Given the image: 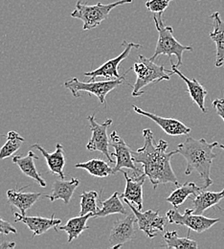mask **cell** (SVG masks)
<instances>
[{
    "mask_svg": "<svg viewBox=\"0 0 224 249\" xmlns=\"http://www.w3.org/2000/svg\"><path fill=\"white\" fill-rule=\"evenodd\" d=\"M143 137L144 146L136 151H131V155L135 163L142 164L143 174L149 178L154 189L167 183L179 185L171 165V159L177 154V151L168 152L169 144L163 139L155 145L154 133L150 128L143 130Z\"/></svg>",
    "mask_w": 224,
    "mask_h": 249,
    "instance_id": "1",
    "label": "cell"
},
{
    "mask_svg": "<svg viewBox=\"0 0 224 249\" xmlns=\"http://www.w3.org/2000/svg\"><path fill=\"white\" fill-rule=\"evenodd\" d=\"M219 146L218 142H208L204 138L194 139L188 137L177 146V154L181 155L187 162L185 175L190 176L193 171L197 172L203 182V189L213 185L211 178V167L217 155L214 149Z\"/></svg>",
    "mask_w": 224,
    "mask_h": 249,
    "instance_id": "2",
    "label": "cell"
},
{
    "mask_svg": "<svg viewBox=\"0 0 224 249\" xmlns=\"http://www.w3.org/2000/svg\"><path fill=\"white\" fill-rule=\"evenodd\" d=\"M131 70L136 74V81L132 86V96L139 97L145 93L143 89L147 86L161 81H169L173 74L172 70L166 69L164 64H156L151 59L142 55L139 56L138 61L133 64Z\"/></svg>",
    "mask_w": 224,
    "mask_h": 249,
    "instance_id": "3",
    "label": "cell"
},
{
    "mask_svg": "<svg viewBox=\"0 0 224 249\" xmlns=\"http://www.w3.org/2000/svg\"><path fill=\"white\" fill-rule=\"evenodd\" d=\"M155 24L156 30L158 32V40L155 47V52L152 58V61H155L158 56L166 55L170 59L172 56H175L177 59L176 67H180L182 65V58L183 53L185 51H193L192 46L182 45L173 36V29L172 26H165L164 21L162 19V14L154 17Z\"/></svg>",
    "mask_w": 224,
    "mask_h": 249,
    "instance_id": "4",
    "label": "cell"
},
{
    "mask_svg": "<svg viewBox=\"0 0 224 249\" xmlns=\"http://www.w3.org/2000/svg\"><path fill=\"white\" fill-rule=\"evenodd\" d=\"M131 2L132 0H119L110 4H103L99 2L95 5H87L79 0L71 17L83 21L84 30H91L98 27L103 20L107 19L110 12L114 8Z\"/></svg>",
    "mask_w": 224,
    "mask_h": 249,
    "instance_id": "5",
    "label": "cell"
},
{
    "mask_svg": "<svg viewBox=\"0 0 224 249\" xmlns=\"http://www.w3.org/2000/svg\"><path fill=\"white\" fill-rule=\"evenodd\" d=\"M128 71L129 70L126 71L125 75L118 79H111L108 81H102V82L91 81V82L86 83V82H81L78 78H72L70 80H67L64 83V87L68 90H70L73 94V96L76 98H79L81 96L80 95L81 91H85V92L95 95L101 104H105V98L107 94L112 91L113 89H115L117 87L126 84L125 83L126 74ZM126 85L130 86L132 88L130 84H126Z\"/></svg>",
    "mask_w": 224,
    "mask_h": 249,
    "instance_id": "6",
    "label": "cell"
},
{
    "mask_svg": "<svg viewBox=\"0 0 224 249\" xmlns=\"http://www.w3.org/2000/svg\"><path fill=\"white\" fill-rule=\"evenodd\" d=\"M166 218L172 224H178L188 227V234H190L191 230L199 234L203 233L212 228L221 220L220 218H210L203 215L193 214L192 208L186 209L184 214H180L177 208L169 210L166 213Z\"/></svg>",
    "mask_w": 224,
    "mask_h": 249,
    "instance_id": "7",
    "label": "cell"
},
{
    "mask_svg": "<svg viewBox=\"0 0 224 249\" xmlns=\"http://www.w3.org/2000/svg\"><path fill=\"white\" fill-rule=\"evenodd\" d=\"M124 201L128 204L132 213L135 215L138 229L143 231L148 238L154 239L157 236L158 232L164 231L168 219L167 218L161 217L158 211L148 210L146 212H141L136 207H134L128 199L124 198Z\"/></svg>",
    "mask_w": 224,
    "mask_h": 249,
    "instance_id": "8",
    "label": "cell"
},
{
    "mask_svg": "<svg viewBox=\"0 0 224 249\" xmlns=\"http://www.w3.org/2000/svg\"><path fill=\"white\" fill-rule=\"evenodd\" d=\"M87 120L90 123V129L92 131V136L89 139L86 149L89 152H100L105 156L110 163H114L111 155L109 154L110 141L107 136V128L112 124V119H106L103 123L99 124L95 120L94 115L87 116Z\"/></svg>",
    "mask_w": 224,
    "mask_h": 249,
    "instance_id": "9",
    "label": "cell"
},
{
    "mask_svg": "<svg viewBox=\"0 0 224 249\" xmlns=\"http://www.w3.org/2000/svg\"><path fill=\"white\" fill-rule=\"evenodd\" d=\"M122 45L125 49L118 57L113 58V59L104 62L103 64H102L100 67H98L97 69L93 70V71L86 72L85 76L89 77L90 81H95V79L98 77L106 78L108 80L118 79V78L122 77L119 73V70H118V67H119L120 63L128 58L133 48L138 49V48L141 47L140 44H137V43H134V42H128L126 40L123 41Z\"/></svg>",
    "mask_w": 224,
    "mask_h": 249,
    "instance_id": "10",
    "label": "cell"
},
{
    "mask_svg": "<svg viewBox=\"0 0 224 249\" xmlns=\"http://www.w3.org/2000/svg\"><path fill=\"white\" fill-rule=\"evenodd\" d=\"M110 145L115 150L111 156L116 157V164L113 168V175L122 171L123 169L133 171L135 176L139 175L141 171L135 165L136 163L133 160L129 146L115 130L110 134Z\"/></svg>",
    "mask_w": 224,
    "mask_h": 249,
    "instance_id": "11",
    "label": "cell"
},
{
    "mask_svg": "<svg viewBox=\"0 0 224 249\" xmlns=\"http://www.w3.org/2000/svg\"><path fill=\"white\" fill-rule=\"evenodd\" d=\"M135 222L136 218L134 214L114 221L108 239L110 249H121L128 242L136 239L134 227Z\"/></svg>",
    "mask_w": 224,
    "mask_h": 249,
    "instance_id": "12",
    "label": "cell"
},
{
    "mask_svg": "<svg viewBox=\"0 0 224 249\" xmlns=\"http://www.w3.org/2000/svg\"><path fill=\"white\" fill-rule=\"evenodd\" d=\"M132 108L137 114L148 117L149 119L155 122L168 135H171V136L187 135L192 130L189 126H187L186 124H183L182 122H180L177 119L168 118V117H161V116H158L155 113L145 111V110H143L142 108H140L136 106H132Z\"/></svg>",
    "mask_w": 224,
    "mask_h": 249,
    "instance_id": "13",
    "label": "cell"
},
{
    "mask_svg": "<svg viewBox=\"0 0 224 249\" xmlns=\"http://www.w3.org/2000/svg\"><path fill=\"white\" fill-rule=\"evenodd\" d=\"M126 179L125 192L120 195L121 198L128 199L132 204H135L138 210L143 209V186L146 182L147 176L145 174L129 177L127 172L122 171Z\"/></svg>",
    "mask_w": 224,
    "mask_h": 249,
    "instance_id": "14",
    "label": "cell"
},
{
    "mask_svg": "<svg viewBox=\"0 0 224 249\" xmlns=\"http://www.w3.org/2000/svg\"><path fill=\"white\" fill-rule=\"evenodd\" d=\"M14 216L16 217V222L24 223L32 231V238L40 236L52 228L58 231V227L62 224V219L55 218V214H53L50 218L27 217L26 215H21L17 212H14Z\"/></svg>",
    "mask_w": 224,
    "mask_h": 249,
    "instance_id": "15",
    "label": "cell"
},
{
    "mask_svg": "<svg viewBox=\"0 0 224 249\" xmlns=\"http://www.w3.org/2000/svg\"><path fill=\"white\" fill-rule=\"evenodd\" d=\"M28 187H22L20 189L15 188L7 191L8 203L17 207L21 215H26V211L32 207L40 196H43V194L41 193L25 192Z\"/></svg>",
    "mask_w": 224,
    "mask_h": 249,
    "instance_id": "16",
    "label": "cell"
},
{
    "mask_svg": "<svg viewBox=\"0 0 224 249\" xmlns=\"http://www.w3.org/2000/svg\"><path fill=\"white\" fill-rule=\"evenodd\" d=\"M31 149H36L41 153V155L46 160L48 169L51 174L60 177L61 179H65L64 169L65 167L66 159H65L64 146L61 143H58L56 145V151L52 154L47 153L45 149L42 148L39 144H34L31 146Z\"/></svg>",
    "mask_w": 224,
    "mask_h": 249,
    "instance_id": "17",
    "label": "cell"
},
{
    "mask_svg": "<svg viewBox=\"0 0 224 249\" xmlns=\"http://www.w3.org/2000/svg\"><path fill=\"white\" fill-rule=\"evenodd\" d=\"M192 202V213L203 215V213L211 208L219 205L224 198V189L221 192H210L206 189L202 190L198 195L190 197Z\"/></svg>",
    "mask_w": 224,
    "mask_h": 249,
    "instance_id": "18",
    "label": "cell"
},
{
    "mask_svg": "<svg viewBox=\"0 0 224 249\" xmlns=\"http://www.w3.org/2000/svg\"><path fill=\"white\" fill-rule=\"evenodd\" d=\"M171 63H172V70L173 72V74L178 75L187 85V91L190 94V97L192 98V101L198 106V107L201 109L202 112H206L207 109L205 107V99L206 96L208 95V92L206 90V89L196 80V79H189L187 78L185 75H183V73L178 69V67L175 66V64L172 61V59H170Z\"/></svg>",
    "mask_w": 224,
    "mask_h": 249,
    "instance_id": "19",
    "label": "cell"
},
{
    "mask_svg": "<svg viewBox=\"0 0 224 249\" xmlns=\"http://www.w3.org/2000/svg\"><path fill=\"white\" fill-rule=\"evenodd\" d=\"M34 159H38V157L34 155L32 149L28 152L26 156H15L13 157V162L20 169L23 175L30 178L35 183L42 188L47 186L46 181L43 179V178L40 176V174L37 172L35 165H34Z\"/></svg>",
    "mask_w": 224,
    "mask_h": 249,
    "instance_id": "20",
    "label": "cell"
},
{
    "mask_svg": "<svg viewBox=\"0 0 224 249\" xmlns=\"http://www.w3.org/2000/svg\"><path fill=\"white\" fill-rule=\"evenodd\" d=\"M80 182V179L75 178H72L71 180H56L52 185V193L50 195H43L42 197L49 198L52 202L62 199L65 204H68Z\"/></svg>",
    "mask_w": 224,
    "mask_h": 249,
    "instance_id": "21",
    "label": "cell"
},
{
    "mask_svg": "<svg viewBox=\"0 0 224 249\" xmlns=\"http://www.w3.org/2000/svg\"><path fill=\"white\" fill-rule=\"evenodd\" d=\"M210 18L213 20V31L209 34V36L217 46L215 65L221 67L224 62V21L219 12L213 13Z\"/></svg>",
    "mask_w": 224,
    "mask_h": 249,
    "instance_id": "22",
    "label": "cell"
},
{
    "mask_svg": "<svg viewBox=\"0 0 224 249\" xmlns=\"http://www.w3.org/2000/svg\"><path fill=\"white\" fill-rule=\"evenodd\" d=\"M202 190H204L203 187L197 186L194 182H186L182 185H177L176 189L166 198V200L174 208H178L187 198L198 195Z\"/></svg>",
    "mask_w": 224,
    "mask_h": 249,
    "instance_id": "23",
    "label": "cell"
},
{
    "mask_svg": "<svg viewBox=\"0 0 224 249\" xmlns=\"http://www.w3.org/2000/svg\"><path fill=\"white\" fill-rule=\"evenodd\" d=\"M93 213L87 214V215H80L79 217H75V218H69L66 222V224L64 226H59L60 230H63L64 232H66L67 236H68V240L67 242L70 244L72 243L73 240L78 239L79 236L86 230L89 229V226L86 225V222L88 220V218H93Z\"/></svg>",
    "mask_w": 224,
    "mask_h": 249,
    "instance_id": "24",
    "label": "cell"
},
{
    "mask_svg": "<svg viewBox=\"0 0 224 249\" xmlns=\"http://www.w3.org/2000/svg\"><path fill=\"white\" fill-rule=\"evenodd\" d=\"M120 198L121 196L118 192H115L109 198H107L104 201H102L100 196V202L102 203V208L99 209L93 215V218H103V217H107L109 215H114V214L127 215V210L124 207V204L122 203Z\"/></svg>",
    "mask_w": 224,
    "mask_h": 249,
    "instance_id": "25",
    "label": "cell"
},
{
    "mask_svg": "<svg viewBox=\"0 0 224 249\" xmlns=\"http://www.w3.org/2000/svg\"><path fill=\"white\" fill-rule=\"evenodd\" d=\"M76 169H83L89 173V175L96 178H107L113 175V169L104 160L93 158L84 163H77L75 165Z\"/></svg>",
    "mask_w": 224,
    "mask_h": 249,
    "instance_id": "26",
    "label": "cell"
},
{
    "mask_svg": "<svg viewBox=\"0 0 224 249\" xmlns=\"http://www.w3.org/2000/svg\"><path fill=\"white\" fill-rule=\"evenodd\" d=\"M164 240L166 242V246L163 248L165 249H198L197 243L194 240H191L189 236L186 238H180L176 231H167L164 234Z\"/></svg>",
    "mask_w": 224,
    "mask_h": 249,
    "instance_id": "27",
    "label": "cell"
},
{
    "mask_svg": "<svg viewBox=\"0 0 224 249\" xmlns=\"http://www.w3.org/2000/svg\"><path fill=\"white\" fill-rule=\"evenodd\" d=\"M7 141L0 149V159H5L13 156L24 143L25 139L19 135L18 132L12 130L6 134Z\"/></svg>",
    "mask_w": 224,
    "mask_h": 249,
    "instance_id": "28",
    "label": "cell"
},
{
    "mask_svg": "<svg viewBox=\"0 0 224 249\" xmlns=\"http://www.w3.org/2000/svg\"><path fill=\"white\" fill-rule=\"evenodd\" d=\"M99 197V194L96 191L84 192L81 195V211L80 215H87L90 213L95 214L99 210L97 205V199Z\"/></svg>",
    "mask_w": 224,
    "mask_h": 249,
    "instance_id": "29",
    "label": "cell"
},
{
    "mask_svg": "<svg viewBox=\"0 0 224 249\" xmlns=\"http://www.w3.org/2000/svg\"><path fill=\"white\" fill-rule=\"evenodd\" d=\"M172 0H149L145 3L147 9L154 14H163Z\"/></svg>",
    "mask_w": 224,
    "mask_h": 249,
    "instance_id": "30",
    "label": "cell"
},
{
    "mask_svg": "<svg viewBox=\"0 0 224 249\" xmlns=\"http://www.w3.org/2000/svg\"><path fill=\"white\" fill-rule=\"evenodd\" d=\"M17 229L8 221L4 220L0 217V234L9 235V234H17Z\"/></svg>",
    "mask_w": 224,
    "mask_h": 249,
    "instance_id": "31",
    "label": "cell"
},
{
    "mask_svg": "<svg viewBox=\"0 0 224 249\" xmlns=\"http://www.w3.org/2000/svg\"><path fill=\"white\" fill-rule=\"evenodd\" d=\"M213 107L217 111V114L223 118L224 122V99H217L213 102Z\"/></svg>",
    "mask_w": 224,
    "mask_h": 249,
    "instance_id": "32",
    "label": "cell"
},
{
    "mask_svg": "<svg viewBox=\"0 0 224 249\" xmlns=\"http://www.w3.org/2000/svg\"><path fill=\"white\" fill-rule=\"evenodd\" d=\"M16 243L15 242H2L0 244V249H10L16 248Z\"/></svg>",
    "mask_w": 224,
    "mask_h": 249,
    "instance_id": "33",
    "label": "cell"
},
{
    "mask_svg": "<svg viewBox=\"0 0 224 249\" xmlns=\"http://www.w3.org/2000/svg\"><path fill=\"white\" fill-rule=\"evenodd\" d=\"M219 147H220L222 150H224V145H219Z\"/></svg>",
    "mask_w": 224,
    "mask_h": 249,
    "instance_id": "34",
    "label": "cell"
},
{
    "mask_svg": "<svg viewBox=\"0 0 224 249\" xmlns=\"http://www.w3.org/2000/svg\"><path fill=\"white\" fill-rule=\"evenodd\" d=\"M196 1H199V0H196Z\"/></svg>",
    "mask_w": 224,
    "mask_h": 249,
    "instance_id": "35",
    "label": "cell"
}]
</instances>
